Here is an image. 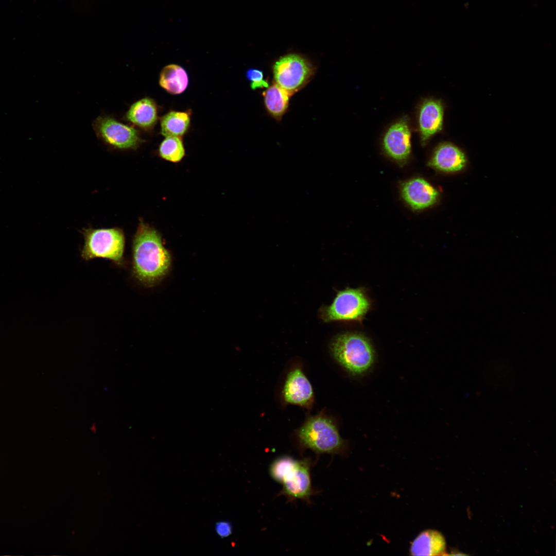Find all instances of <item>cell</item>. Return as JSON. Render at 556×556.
Here are the masks:
<instances>
[{
  "instance_id": "6da1fadb",
  "label": "cell",
  "mask_w": 556,
  "mask_h": 556,
  "mask_svg": "<svg viewBox=\"0 0 556 556\" xmlns=\"http://www.w3.org/2000/svg\"><path fill=\"white\" fill-rule=\"evenodd\" d=\"M171 263V255L160 233L140 221L132 242L134 277L147 286H153L166 275Z\"/></svg>"
},
{
  "instance_id": "7a4b0ae2",
  "label": "cell",
  "mask_w": 556,
  "mask_h": 556,
  "mask_svg": "<svg viewBox=\"0 0 556 556\" xmlns=\"http://www.w3.org/2000/svg\"><path fill=\"white\" fill-rule=\"evenodd\" d=\"M331 354L351 377L362 378L370 373L376 362V353L370 340L359 333L348 332L336 336L330 344Z\"/></svg>"
},
{
  "instance_id": "3957f363",
  "label": "cell",
  "mask_w": 556,
  "mask_h": 556,
  "mask_svg": "<svg viewBox=\"0 0 556 556\" xmlns=\"http://www.w3.org/2000/svg\"><path fill=\"white\" fill-rule=\"evenodd\" d=\"M297 439L302 449L318 454H342L347 443L341 436L335 422L323 412L309 416L297 430Z\"/></svg>"
},
{
  "instance_id": "277c9868",
  "label": "cell",
  "mask_w": 556,
  "mask_h": 556,
  "mask_svg": "<svg viewBox=\"0 0 556 556\" xmlns=\"http://www.w3.org/2000/svg\"><path fill=\"white\" fill-rule=\"evenodd\" d=\"M274 480L282 484L279 494L289 501L301 499L310 502L313 489L308 459L297 460L287 456L276 466Z\"/></svg>"
},
{
  "instance_id": "5b68a950",
  "label": "cell",
  "mask_w": 556,
  "mask_h": 556,
  "mask_svg": "<svg viewBox=\"0 0 556 556\" xmlns=\"http://www.w3.org/2000/svg\"><path fill=\"white\" fill-rule=\"evenodd\" d=\"M82 233L84 243L81 256L83 259L103 258L118 266H123L125 238L120 229L89 228L84 229Z\"/></svg>"
},
{
  "instance_id": "8992f818",
  "label": "cell",
  "mask_w": 556,
  "mask_h": 556,
  "mask_svg": "<svg viewBox=\"0 0 556 556\" xmlns=\"http://www.w3.org/2000/svg\"><path fill=\"white\" fill-rule=\"evenodd\" d=\"M370 308L363 289L347 288L339 291L333 303L322 309V317L326 322L361 321Z\"/></svg>"
},
{
  "instance_id": "52a82bcc",
  "label": "cell",
  "mask_w": 556,
  "mask_h": 556,
  "mask_svg": "<svg viewBox=\"0 0 556 556\" xmlns=\"http://www.w3.org/2000/svg\"><path fill=\"white\" fill-rule=\"evenodd\" d=\"M92 126L97 137L114 149L135 150L144 142L134 126L124 124L110 115L98 116Z\"/></svg>"
},
{
  "instance_id": "ba28073f",
  "label": "cell",
  "mask_w": 556,
  "mask_h": 556,
  "mask_svg": "<svg viewBox=\"0 0 556 556\" xmlns=\"http://www.w3.org/2000/svg\"><path fill=\"white\" fill-rule=\"evenodd\" d=\"M314 71L313 66L305 58L294 54L281 57L273 66L275 83L290 95L306 84Z\"/></svg>"
},
{
  "instance_id": "9c48e42d",
  "label": "cell",
  "mask_w": 556,
  "mask_h": 556,
  "mask_svg": "<svg viewBox=\"0 0 556 556\" xmlns=\"http://www.w3.org/2000/svg\"><path fill=\"white\" fill-rule=\"evenodd\" d=\"M285 404L310 410L315 401L312 386L302 368L296 367L287 373L282 390Z\"/></svg>"
},
{
  "instance_id": "30bf717a",
  "label": "cell",
  "mask_w": 556,
  "mask_h": 556,
  "mask_svg": "<svg viewBox=\"0 0 556 556\" xmlns=\"http://www.w3.org/2000/svg\"><path fill=\"white\" fill-rule=\"evenodd\" d=\"M384 147L387 153L394 160L403 162L411 150L410 131L404 120L392 125L384 138Z\"/></svg>"
},
{
  "instance_id": "8fae6325",
  "label": "cell",
  "mask_w": 556,
  "mask_h": 556,
  "mask_svg": "<svg viewBox=\"0 0 556 556\" xmlns=\"http://www.w3.org/2000/svg\"><path fill=\"white\" fill-rule=\"evenodd\" d=\"M402 194L405 201L414 210H422L433 204L438 193L423 179H412L405 183Z\"/></svg>"
},
{
  "instance_id": "7c38bea8",
  "label": "cell",
  "mask_w": 556,
  "mask_h": 556,
  "mask_svg": "<svg viewBox=\"0 0 556 556\" xmlns=\"http://www.w3.org/2000/svg\"><path fill=\"white\" fill-rule=\"evenodd\" d=\"M124 119L130 125L145 131L152 130L158 118V108L154 100L144 97L134 102L124 116Z\"/></svg>"
},
{
  "instance_id": "4fadbf2b",
  "label": "cell",
  "mask_w": 556,
  "mask_h": 556,
  "mask_svg": "<svg viewBox=\"0 0 556 556\" xmlns=\"http://www.w3.org/2000/svg\"><path fill=\"white\" fill-rule=\"evenodd\" d=\"M466 163L463 152L457 147L445 143L437 147L428 164L439 170L453 172L462 170Z\"/></svg>"
},
{
  "instance_id": "5bb4252c",
  "label": "cell",
  "mask_w": 556,
  "mask_h": 556,
  "mask_svg": "<svg viewBox=\"0 0 556 556\" xmlns=\"http://www.w3.org/2000/svg\"><path fill=\"white\" fill-rule=\"evenodd\" d=\"M443 115V107L439 100H427L423 103L420 111L419 122L423 143L441 130Z\"/></svg>"
},
{
  "instance_id": "9a60e30c",
  "label": "cell",
  "mask_w": 556,
  "mask_h": 556,
  "mask_svg": "<svg viewBox=\"0 0 556 556\" xmlns=\"http://www.w3.org/2000/svg\"><path fill=\"white\" fill-rule=\"evenodd\" d=\"M445 546L444 537L439 532L426 530L412 542L410 552L412 555H442L445 552Z\"/></svg>"
},
{
  "instance_id": "2e32d148",
  "label": "cell",
  "mask_w": 556,
  "mask_h": 556,
  "mask_svg": "<svg viewBox=\"0 0 556 556\" xmlns=\"http://www.w3.org/2000/svg\"><path fill=\"white\" fill-rule=\"evenodd\" d=\"M160 85L171 94L183 93L188 86V77L185 70L175 64L165 66L159 77Z\"/></svg>"
},
{
  "instance_id": "e0dca14e",
  "label": "cell",
  "mask_w": 556,
  "mask_h": 556,
  "mask_svg": "<svg viewBox=\"0 0 556 556\" xmlns=\"http://www.w3.org/2000/svg\"><path fill=\"white\" fill-rule=\"evenodd\" d=\"M263 95L267 111L275 119H281L288 108L291 95L275 83L268 86Z\"/></svg>"
},
{
  "instance_id": "ac0fdd59",
  "label": "cell",
  "mask_w": 556,
  "mask_h": 556,
  "mask_svg": "<svg viewBox=\"0 0 556 556\" xmlns=\"http://www.w3.org/2000/svg\"><path fill=\"white\" fill-rule=\"evenodd\" d=\"M190 121V115L188 112L170 111L160 120L161 133L165 137H181L187 131Z\"/></svg>"
},
{
  "instance_id": "d6986e66",
  "label": "cell",
  "mask_w": 556,
  "mask_h": 556,
  "mask_svg": "<svg viewBox=\"0 0 556 556\" xmlns=\"http://www.w3.org/2000/svg\"><path fill=\"white\" fill-rule=\"evenodd\" d=\"M159 154L166 161L173 163L180 162L185 155V149L181 137L166 136L160 145Z\"/></svg>"
},
{
  "instance_id": "ffe728a7",
  "label": "cell",
  "mask_w": 556,
  "mask_h": 556,
  "mask_svg": "<svg viewBox=\"0 0 556 556\" xmlns=\"http://www.w3.org/2000/svg\"><path fill=\"white\" fill-rule=\"evenodd\" d=\"M247 78L250 82V86L252 90L259 88H268V82L264 80L263 72L258 69L250 68L246 72Z\"/></svg>"
},
{
  "instance_id": "44dd1931",
  "label": "cell",
  "mask_w": 556,
  "mask_h": 556,
  "mask_svg": "<svg viewBox=\"0 0 556 556\" xmlns=\"http://www.w3.org/2000/svg\"><path fill=\"white\" fill-rule=\"evenodd\" d=\"M214 530L220 538H224L231 535L233 532V526L230 522L221 520L215 524Z\"/></svg>"
}]
</instances>
